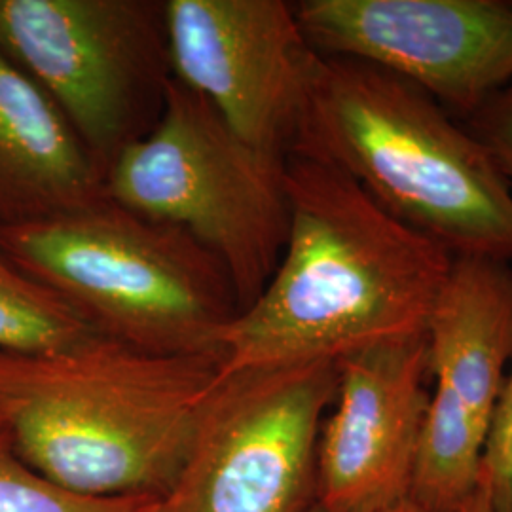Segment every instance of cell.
I'll return each mask as SVG.
<instances>
[{"mask_svg": "<svg viewBox=\"0 0 512 512\" xmlns=\"http://www.w3.org/2000/svg\"><path fill=\"white\" fill-rule=\"evenodd\" d=\"M289 232L255 302L220 330L222 374L340 361L425 332L454 256L332 165L287 154Z\"/></svg>", "mask_w": 512, "mask_h": 512, "instance_id": "6da1fadb", "label": "cell"}, {"mask_svg": "<svg viewBox=\"0 0 512 512\" xmlns=\"http://www.w3.org/2000/svg\"><path fill=\"white\" fill-rule=\"evenodd\" d=\"M0 433H4V423H2V418H0Z\"/></svg>", "mask_w": 512, "mask_h": 512, "instance_id": "ffe728a7", "label": "cell"}, {"mask_svg": "<svg viewBox=\"0 0 512 512\" xmlns=\"http://www.w3.org/2000/svg\"><path fill=\"white\" fill-rule=\"evenodd\" d=\"M294 10L317 54L395 74L458 120L512 84V2L302 0Z\"/></svg>", "mask_w": 512, "mask_h": 512, "instance_id": "ba28073f", "label": "cell"}, {"mask_svg": "<svg viewBox=\"0 0 512 512\" xmlns=\"http://www.w3.org/2000/svg\"><path fill=\"white\" fill-rule=\"evenodd\" d=\"M0 50L48 93L103 175L158 122L173 78L165 0H0Z\"/></svg>", "mask_w": 512, "mask_h": 512, "instance_id": "8992f818", "label": "cell"}, {"mask_svg": "<svg viewBox=\"0 0 512 512\" xmlns=\"http://www.w3.org/2000/svg\"><path fill=\"white\" fill-rule=\"evenodd\" d=\"M425 332L338 361V391L317 442V512H372L410 499L431 399Z\"/></svg>", "mask_w": 512, "mask_h": 512, "instance_id": "30bf717a", "label": "cell"}, {"mask_svg": "<svg viewBox=\"0 0 512 512\" xmlns=\"http://www.w3.org/2000/svg\"><path fill=\"white\" fill-rule=\"evenodd\" d=\"M425 338L435 387L488 433L512 361L511 260L454 256Z\"/></svg>", "mask_w": 512, "mask_h": 512, "instance_id": "7c38bea8", "label": "cell"}, {"mask_svg": "<svg viewBox=\"0 0 512 512\" xmlns=\"http://www.w3.org/2000/svg\"><path fill=\"white\" fill-rule=\"evenodd\" d=\"M105 196L202 243L230 277L239 311L264 291L285 249L287 154L241 139L175 78L158 122L107 169Z\"/></svg>", "mask_w": 512, "mask_h": 512, "instance_id": "5b68a950", "label": "cell"}, {"mask_svg": "<svg viewBox=\"0 0 512 512\" xmlns=\"http://www.w3.org/2000/svg\"><path fill=\"white\" fill-rule=\"evenodd\" d=\"M217 353H156L97 334L54 353L0 351V418L14 452L88 495H162L179 473Z\"/></svg>", "mask_w": 512, "mask_h": 512, "instance_id": "7a4b0ae2", "label": "cell"}, {"mask_svg": "<svg viewBox=\"0 0 512 512\" xmlns=\"http://www.w3.org/2000/svg\"><path fill=\"white\" fill-rule=\"evenodd\" d=\"M0 245L93 329L135 348L217 353L220 330L239 313L217 256L181 228L107 196L0 228Z\"/></svg>", "mask_w": 512, "mask_h": 512, "instance_id": "277c9868", "label": "cell"}, {"mask_svg": "<svg viewBox=\"0 0 512 512\" xmlns=\"http://www.w3.org/2000/svg\"><path fill=\"white\" fill-rule=\"evenodd\" d=\"M105 196V175L37 82L0 50V228Z\"/></svg>", "mask_w": 512, "mask_h": 512, "instance_id": "8fae6325", "label": "cell"}, {"mask_svg": "<svg viewBox=\"0 0 512 512\" xmlns=\"http://www.w3.org/2000/svg\"><path fill=\"white\" fill-rule=\"evenodd\" d=\"M171 74L253 147L289 154L317 52L293 2L165 0Z\"/></svg>", "mask_w": 512, "mask_h": 512, "instance_id": "9c48e42d", "label": "cell"}, {"mask_svg": "<svg viewBox=\"0 0 512 512\" xmlns=\"http://www.w3.org/2000/svg\"><path fill=\"white\" fill-rule=\"evenodd\" d=\"M482 476L495 512H512V366L497 397L482 454Z\"/></svg>", "mask_w": 512, "mask_h": 512, "instance_id": "2e32d148", "label": "cell"}, {"mask_svg": "<svg viewBox=\"0 0 512 512\" xmlns=\"http://www.w3.org/2000/svg\"><path fill=\"white\" fill-rule=\"evenodd\" d=\"M0 512H160V495H88L37 473L0 433Z\"/></svg>", "mask_w": 512, "mask_h": 512, "instance_id": "9a60e30c", "label": "cell"}, {"mask_svg": "<svg viewBox=\"0 0 512 512\" xmlns=\"http://www.w3.org/2000/svg\"><path fill=\"white\" fill-rule=\"evenodd\" d=\"M310 512H317L311 509ZM372 512H427L421 509L420 505H416L412 499H406V501H401V503H397V505H391V507H385V509H380V511H372Z\"/></svg>", "mask_w": 512, "mask_h": 512, "instance_id": "d6986e66", "label": "cell"}, {"mask_svg": "<svg viewBox=\"0 0 512 512\" xmlns=\"http://www.w3.org/2000/svg\"><path fill=\"white\" fill-rule=\"evenodd\" d=\"M101 334L0 245V351L54 353Z\"/></svg>", "mask_w": 512, "mask_h": 512, "instance_id": "5bb4252c", "label": "cell"}, {"mask_svg": "<svg viewBox=\"0 0 512 512\" xmlns=\"http://www.w3.org/2000/svg\"><path fill=\"white\" fill-rule=\"evenodd\" d=\"M338 363L222 374L160 512H310Z\"/></svg>", "mask_w": 512, "mask_h": 512, "instance_id": "52a82bcc", "label": "cell"}, {"mask_svg": "<svg viewBox=\"0 0 512 512\" xmlns=\"http://www.w3.org/2000/svg\"><path fill=\"white\" fill-rule=\"evenodd\" d=\"M486 433L448 393L433 389L410 499L427 512H463L482 482Z\"/></svg>", "mask_w": 512, "mask_h": 512, "instance_id": "4fadbf2b", "label": "cell"}, {"mask_svg": "<svg viewBox=\"0 0 512 512\" xmlns=\"http://www.w3.org/2000/svg\"><path fill=\"white\" fill-rule=\"evenodd\" d=\"M289 154L348 175L452 256L512 262V186L467 126L403 78L315 55Z\"/></svg>", "mask_w": 512, "mask_h": 512, "instance_id": "3957f363", "label": "cell"}, {"mask_svg": "<svg viewBox=\"0 0 512 512\" xmlns=\"http://www.w3.org/2000/svg\"><path fill=\"white\" fill-rule=\"evenodd\" d=\"M463 512H495L492 499H490V492H488V486L484 482V476H482V482H480L476 494L467 503V507L463 509Z\"/></svg>", "mask_w": 512, "mask_h": 512, "instance_id": "ac0fdd59", "label": "cell"}, {"mask_svg": "<svg viewBox=\"0 0 512 512\" xmlns=\"http://www.w3.org/2000/svg\"><path fill=\"white\" fill-rule=\"evenodd\" d=\"M512 186V84L465 122Z\"/></svg>", "mask_w": 512, "mask_h": 512, "instance_id": "e0dca14e", "label": "cell"}]
</instances>
